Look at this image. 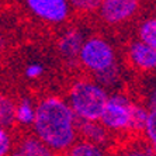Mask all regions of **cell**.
<instances>
[{
    "instance_id": "18",
    "label": "cell",
    "mask_w": 156,
    "mask_h": 156,
    "mask_svg": "<svg viewBox=\"0 0 156 156\" xmlns=\"http://www.w3.org/2000/svg\"><path fill=\"white\" fill-rule=\"evenodd\" d=\"M14 145V138L10 134V129L0 125V156H10Z\"/></svg>"
},
{
    "instance_id": "17",
    "label": "cell",
    "mask_w": 156,
    "mask_h": 156,
    "mask_svg": "<svg viewBox=\"0 0 156 156\" xmlns=\"http://www.w3.org/2000/svg\"><path fill=\"white\" fill-rule=\"evenodd\" d=\"M72 11L80 14H91L97 13L103 0H68Z\"/></svg>"
},
{
    "instance_id": "19",
    "label": "cell",
    "mask_w": 156,
    "mask_h": 156,
    "mask_svg": "<svg viewBox=\"0 0 156 156\" xmlns=\"http://www.w3.org/2000/svg\"><path fill=\"white\" fill-rule=\"evenodd\" d=\"M142 135L145 136L146 142H149L156 136V108L148 110V118H146V124Z\"/></svg>"
},
{
    "instance_id": "15",
    "label": "cell",
    "mask_w": 156,
    "mask_h": 156,
    "mask_svg": "<svg viewBox=\"0 0 156 156\" xmlns=\"http://www.w3.org/2000/svg\"><path fill=\"white\" fill-rule=\"evenodd\" d=\"M115 156H156V153L149 146L148 142L138 141L132 142L129 145H125Z\"/></svg>"
},
{
    "instance_id": "1",
    "label": "cell",
    "mask_w": 156,
    "mask_h": 156,
    "mask_svg": "<svg viewBox=\"0 0 156 156\" xmlns=\"http://www.w3.org/2000/svg\"><path fill=\"white\" fill-rule=\"evenodd\" d=\"M31 131L48 148L62 156L79 139V121L66 98L49 94L35 103Z\"/></svg>"
},
{
    "instance_id": "16",
    "label": "cell",
    "mask_w": 156,
    "mask_h": 156,
    "mask_svg": "<svg viewBox=\"0 0 156 156\" xmlns=\"http://www.w3.org/2000/svg\"><path fill=\"white\" fill-rule=\"evenodd\" d=\"M148 118V108L144 104L135 103L134 113H132V125H131V132L132 134H142Z\"/></svg>"
},
{
    "instance_id": "8",
    "label": "cell",
    "mask_w": 156,
    "mask_h": 156,
    "mask_svg": "<svg viewBox=\"0 0 156 156\" xmlns=\"http://www.w3.org/2000/svg\"><path fill=\"white\" fill-rule=\"evenodd\" d=\"M127 59L134 69L142 73L156 72V49L139 40H134L128 44Z\"/></svg>"
},
{
    "instance_id": "9",
    "label": "cell",
    "mask_w": 156,
    "mask_h": 156,
    "mask_svg": "<svg viewBox=\"0 0 156 156\" xmlns=\"http://www.w3.org/2000/svg\"><path fill=\"white\" fill-rule=\"evenodd\" d=\"M10 156H61L48 148L34 134H26L14 139Z\"/></svg>"
},
{
    "instance_id": "20",
    "label": "cell",
    "mask_w": 156,
    "mask_h": 156,
    "mask_svg": "<svg viewBox=\"0 0 156 156\" xmlns=\"http://www.w3.org/2000/svg\"><path fill=\"white\" fill-rule=\"evenodd\" d=\"M44 72H45V68H44V65L40 63V62H31V63H28V65L26 66V69H24V75H26V77L30 80L40 79L44 75Z\"/></svg>"
},
{
    "instance_id": "14",
    "label": "cell",
    "mask_w": 156,
    "mask_h": 156,
    "mask_svg": "<svg viewBox=\"0 0 156 156\" xmlns=\"http://www.w3.org/2000/svg\"><path fill=\"white\" fill-rule=\"evenodd\" d=\"M136 35H138L136 40L156 49V16L145 18L139 24L138 30H136Z\"/></svg>"
},
{
    "instance_id": "10",
    "label": "cell",
    "mask_w": 156,
    "mask_h": 156,
    "mask_svg": "<svg viewBox=\"0 0 156 156\" xmlns=\"http://www.w3.org/2000/svg\"><path fill=\"white\" fill-rule=\"evenodd\" d=\"M79 136L89 142H93L96 145L108 149L113 144V134L103 125L100 121H91V122H79Z\"/></svg>"
},
{
    "instance_id": "23",
    "label": "cell",
    "mask_w": 156,
    "mask_h": 156,
    "mask_svg": "<svg viewBox=\"0 0 156 156\" xmlns=\"http://www.w3.org/2000/svg\"><path fill=\"white\" fill-rule=\"evenodd\" d=\"M148 144H149V146H151V148L153 149V152L156 153V136H155V138H152V139H151V141H149Z\"/></svg>"
},
{
    "instance_id": "2",
    "label": "cell",
    "mask_w": 156,
    "mask_h": 156,
    "mask_svg": "<svg viewBox=\"0 0 156 156\" xmlns=\"http://www.w3.org/2000/svg\"><path fill=\"white\" fill-rule=\"evenodd\" d=\"M108 96V91L96 80L80 77L70 83L66 101L79 122H91L100 121Z\"/></svg>"
},
{
    "instance_id": "7",
    "label": "cell",
    "mask_w": 156,
    "mask_h": 156,
    "mask_svg": "<svg viewBox=\"0 0 156 156\" xmlns=\"http://www.w3.org/2000/svg\"><path fill=\"white\" fill-rule=\"evenodd\" d=\"M84 40H86V37H84L83 31L77 27H68L59 34L56 48H58L61 58L68 65H77L79 52Z\"/></svg>"
},
{
    "instance_id": "13",
    "label": "cell",
    "mask_w": 156,
    "mask_h": 156,
    "mask_svg": "<svg viewBox=\"0 0 156 156\" xmlns=\"http://www.w3.org/2000/svg\"><path fill=\"white\" fill-rule=\"evenodd\" d=\"M14 110L16 101L10 96L0 91V125H3L7 129H11L14 127Z\"/></svg>"
},
{
    "instance_id": "22",
    "label": "cell",
    "mask_w": 156,
    "mask_h": 156,
    "mask_svg": "<svg viewBox=\"0 0 156 156\" xmlns=\"http://www.w3.org/2000/svg\"><path fill=\"white\" fill-rule=\"evenodd\" d=\"M4 47H6V40H4V37L0 34V54H2V51L4 49Z\"/></svg>"
},
{
    "instance_id": "6",
    "label": "cell",
    "mask_w": 156,
    "mask_h": 156,
    "mask_svg": "<svg viewBox=\"0 0 156 156\" xmlns=\"http://www.w3.org/2000/svg\"><path fill=\"white\" fill-rule=\"evenodd\" d=\"M141 0H103L98 9V18L108 27H118L136 16Z\"/></svg>"
},
{
    "instance_id": "4",
    "label": "cell",
    "mask_w": 156,
    "mask_h": 156,
    "mask_svg": "<svg viewBox=\"0 0 156 156\" xmlns=\"http://www.w3.org/2000/svg\"><path fill=\"white\" fill-rule=\"evenodd\" d=\"M134 105L135 101H132L124 93L110 94L107 104H105L104 113L100 118V122L113 135L131 132Z\"/></svg>"
},
{
    "instance_id": "5",
    "label": "cell",
    "mask_w": 156,
    "mask_h": 156,
    "mask_svg": "<svg viewBox=\"0 0 156 156\" xmlns=\"http://www.w3.org/2000/svg\"><path fill=\"white\" fill-rule=\"evenodd\" d=\"M24 6L34 18L49 26L65 24L72 13L68 0H24Z\"/></svg>"
},
{
    "instance_id": "12",
    "label": "cell",
    "mask_w": 156,
    "mask_h": 156,
    "mask_svg": "<svg viewBox=\"0 0 156 156\" xmlns=\"http://www.w3.org/2000/svg\"><path fill=\"white\" fill-rule=\"evenodd\" d=\"M62 156H110V153L103 146L79 138Z\"/></svg>"
},
{
    "instance_id": "11",
    "label": "cell",
    "mask_w": 156,
    "mask_h": 156,
    "mask_svg": "<svg viewBox=\"0 0 156 156\" xmlns=\"http://www.w3.org/2000/svg\"><path fill=\"white\" fill-rule=\"evenodd\" d=\"M35 118V103L28 97H23L16 101L14 122L23 128H31Z\"/></svg>"
},
{
    "instance_id": "21",
    "label": "cell",
    "mask_w": 156,
    "mask_h": 156,
    "mask_svg": "<svg viewBox=\"0 0 156 156\" xmlns=\"http://www.w3.org/2000/svg\"><path fill=\"white\" fill-rule=\"evenodd\" d=\"M145 107L148 110H153L156 108V87L151 90V93L148 94V98H146V104Z\"/></svg>"
},
{
    "instance_id": "3",
    "label": "cell",
    "mask_w": 156,
    "mask_h": 156,
    "mask_svg": "<svg viewBox=\"0 0 156 156\" xmlns=\"http://www.w3.org/2000/svg\"><path fill=\"white\" fill-rule=\"evenodd\" d=\"M77 65L82 66L93 77L98 76L113 66L118 65L115 48L105 37L97 34L86 37L80 48Z\"/></svg>"
}]
</instances>
